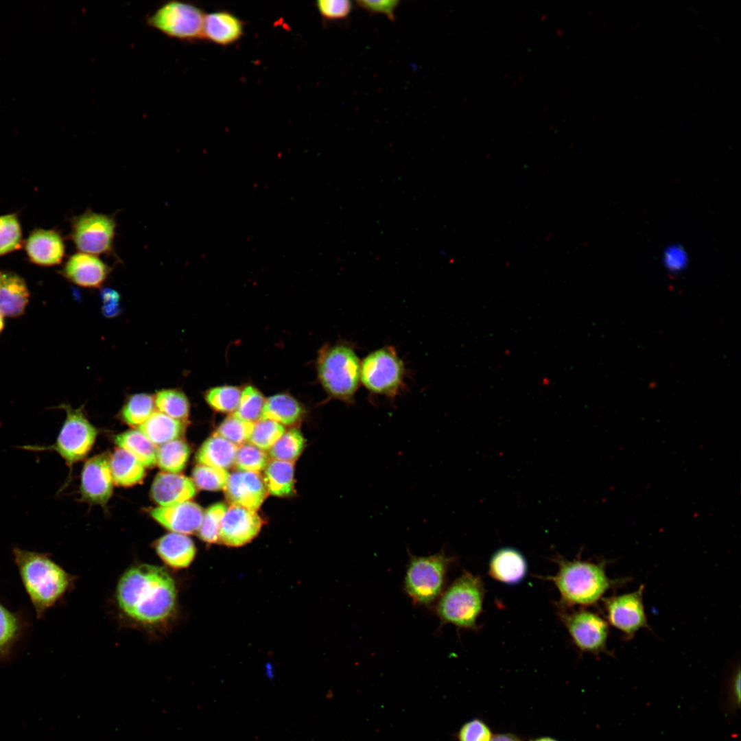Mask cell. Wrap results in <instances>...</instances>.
<instances>
[{
    "mask_svg": "<svg viewBox=\"0 0 741 741\" xmlns=\"http://www.w3.org/2000/svg\"><path fill=\"white\" fill-rule=\"evenodd\" d=\"M231 505L257 510L268 496L263 478L259 473L235 471L229 475L224 488Z\"/></svg>",
    "mask_w": 741,
    "mask_h": 741,
    "instance_id": "obj_14",
    "label": "cell"
},
{
    "mask_svg": "<svg viewBox=\"0 0 741 741\" xmlns=\"http://www.w3.org/2000/svg\"><path fill=\"white\" fill-rule=\"evenodd\" d=\"M305 439L299 430L292 428L285 432L269 449L274 460L294 462L302 453Z\"/></svg>",
    "mask_w": 741,
    "mask_h": 741,
    "instance_id": "obj_33",
    "label": "cell"
},
{
    "mask_svg": "<svg viewBox=\"0 0 741 741\" xmlns=\"http://www.w3.org/2000/svg\"><path fill=\"white\" fill-rule=\"evenodd\" d=\"M242 391L236 386H222L209 389L204 398L209 405L220 412H234L239 405Z\"/></svg>",
    "mask_w": 741,
    "mask_h": 741,
    "instance_id": "obj_37",
    "label": "cell"
},
{
    "mask_svg": "<svg viewBox=\"0 0 741 741\" xmlns=\"http://www.w3.org/2000/svg\"><path fill=\"white\" fill-rule=\"evenodd\" d=\"M110 467L113 482L119 486L134 485L145 476V467L131 454L121 448L110 457Z\"/></svg>",
    "mask_w": 741,
    "mask_h": 741,
    "instance_id": "obj_27",
    "label": "cell"
},
{
    "mask_svg": "<svg viewBox=\"0 0 741 741\" xmlns=\"http://www.w3.org/2000/svg\"><path fill=\"white\" fill-rule=\"evenodd\" d=\"M316 7L325 19L337 21L349 16L353 3L349 0H319L316 1Z\"/></svg>",
    "mask_w": 741,
    "mask_h": 741,
    "instance_id": "obj_43",
    "label": "cell"
},
{
    "mask_svg": "<svg viewBox=\"0 0 741 741\" xmlns=\"http://www.w3.org/2000/svg\"><path fill=\"white\" fill-rule=\"evenodd\" d=\"M360 359L351 345L327 346L319 353L318 379L329 396L353 404L360 384Z\"/></svg>",
    "mask_w": 741,
    "mask_h": 741,
    "instance_id": "obj_5",
    "label": "cell"
},
{
    "mask_svg": "<svg viewBox=\"0 0 741 741\" xmlns=\"http://www.w3.org/2000/svg\"><path fill=\"white\" fill-rule=\"evenodd\" d=\"M21 242V228L16 215H0V256L18 250Z\"/></svg>",
    "mask_w": 741,
    "mask_h": 741,
    "instance_id": "obj_40",
    "label": "cell"
},
{
    "mask_svg": "<svg viewBox=\"0 0 741 741\" xmlns=\"http://www.w3.org/2000/svg\"><path fill=\"white\" fill-rule=\"evenodd\" d=\"M528 565L524 555L510 547L497 550L489 563V574L499 582L514 585L521 582L527 574Z\"/></svg>",
    "mask_w": 741,
    "mask_h": 741,
    "instance_id": "obj_20",
    "label": "cell"
},
{
    "mask_svg": "<svg viewBox=\"0 0 741 741\" xmlns=\"http://www.w3.org/2000/svg\"><path fill=\"white\" fill-rule=\"evenodd\" d=\"M189 455V445L178 438L157 447L156 464L165 472L178 473L185 467Z\"/></svg>",
    "mask_w": 741,
    "mask_h": 741,
    "instance_id": "obj_30",
    "label": "cell"
},
{
    "mask_svg": "<svg viewBox=\"0 0 741 741\" xmlns=\"http://www.w3.org/2000/svg\"><path fill=\"white\" fill-rule=\"evenodd\" d=\"M229 473L226 469L198 464L193 469L192 478L200 489L219 491L224 489Z\"/></svg>",
    "mask_w": 741,
    "mask_h": 741,
    "instance_id": "obj_39",
    "label": "cell"
},
{
    "mask_svg": "<svg viewBox=\"0 0 741 741\" xmlns=\"http://www.w3.org/2000/svg\"><path fill=\"white\" fill-rule=\"evenodd\" d=\"M405 368L390 346L376 349L362 361L360 382L371 393L395 398L404 386Z\"/></svg>",
    "mask_w": 741,
    "mask_h": 741,
    "instance_id": "obj_7",
    "label": "cell"
},
{
    "mask_svg": "<svg viewBox=\"0 0 741 741\" xmlns=\"http://www.w3.org/2000/svg\"><path fill=\"white\" fill-rule=\"evenodd\" d=\"M154 398L155 407L159 412L179 421H185L189 414L188 398L180 390L163 389L158 391Z\"/></svg>",
    "mask_w": 741,
    "mask_h": 741,
    "instance_id": "obj_31",
    "label": "cell"
},
{
    "mask_svg": "<svg viewBox=\"0 0 741 741\" xmlns=\"http://www.w3.org/2000/svg\"><path fill=\"white\" fill-rule=\"evenodd\" d=\"M150 515L172 532L191 534L198 532L203 519L202 508L196 503L187 501L169 506L152 508Z\"/></svg>",
    "mask_w": 741,
    "mask_h": 741,
    "instance_id": "obj_17",
    "label": "cell"
},
{
    "mask_svg": "<svg viewBox=\"0 0 741 741\" xmlns=\"http://www.w3.org/2000/svg\"><path fill=\"white\" fill-rule=\"evenodd\" d=\"M403 589L414 604L430 607L444 591L447 574L454 558L443 549L429 556L409 554Z\"/></svg>",
    "mask_w": 741,
    "mask_h": 741,
    "instance_id": "obj_6",
    "label": "cell"
},
{
    "mask_svg": "<svg viewBox=\"0 0 741 741\" xmlns=\"http://www.w3.org/2000/svg\"><path fill=\"white\" fill-rule=\"evenodd\" d=\"M138 430L154 445L159 446L178 439L184 432L185 425L182 421L156 411L138 427Z\"/></svg>",
    "mask_w": 741,
    "mask_h": 741,
    "instance_id": "obj_25",
    "label": "cell"
},
{
    "mask_svg": "<svg viewBox=\"0 0 741 741\" xmlns=\"http://www.w3.org/2000/svg\"><path fill=\"white\" fill-rule=\"evenodd\" d=\"M117 446L136 458L145 467L156 464V448L143 434L137 430H129L115 437Z\"/></svg>",
    "mask_w": 741,
    "mask_h": 741,
    "instance_id": "obj_29",
    "label": "cell"
},
{
    "mask_svg": "<svg viewBox=\"0 0 741 741\" xmlns=\"http://www.w3.org/2000/svg\"><path fill=\"white\" fill-rule=\"evenodd\" d=\"M490 741H520L517 737L510 734H499L492 737Z\"/></svg>",
    "mask_w": 741,
    "mask_h": 741,
    "instance_id": "obj_48",
    "label": "cell"
},
{
    "mask_svg": "<svg viewBox=\"0 0 741 741\" xmlns=\"http://www.w3.org/2000/svg\"><path fill=\"white\" fill-rule=\"evenodd\" d=\"M111 268L96 255L77 252L67 260L62 274L73 284L86 288L102 286L108 277Z\"/></svg>",
    "mask_w": 741,
    "mask_h": 741,
    "instance_id": "obj_16",
    "label": "cell"
},
{
    "mask_svg": "<svg viewBox=\"0 0 741 741\" xmlns=\"http://www.w3.org/2000/svg\"><path fill=\"white\" fill-rule=\"evenodd\" d=\"M66 419L54 444L25 445L21 448L30 451L53 450L71 467L83 459L93 447L97 431L86 418L82 408L73 409L63 405Z\"/></svg>",
    "mask_w": 741,
    "mask_h": 741,
    "instance_id": "obj_8",
    "label": "cell"
},
{
    "mask_svg": "<svg viewBox=\"0 0 741 741\" xmlns=\"http://www.w3.org/2000/svg\"><path fill=\"white\" fill-rule=\"evenodd\" d=\"M729 681L722 700V709L728 716L733 715L740 708L741 681L739 668L734 672Z\"/></svg>",
    "mask_w": 741,
    "mask_h": 741,
    "instance_id": "obj_44",
    "label": "cell"
},
{
    "mask_svg": "<svg viewBox=\"0 0 741 741\" xmlns=\"http://www.w3.org/2000/svg\"><path fill=\"white\" fill-rule=\"evenodd\" d=\"M562 620L572 642L580 650L595 653L605 648L608 626L598 615L580 610L563 614Z\"/></svg>",
    "mask_w": 741,
    "mask_h": 741,
    "instance_id": "obj_11",
    "label": "cell"
},
{
    "mask_svg": "<svg viewBox=\"0 0 741 741\" xmlns=\"http://www.w3.org/2000/svg\"><path fill=\"white\" fill-rule=\"evenodd\" d=\"M268 462L269 457L264 450L246 443L238 447L234 464L240 471L259 473Z\"/></svg>",
    "mask_w": 741,
    "mask_h": 741,
    "instance_id": "obj_38",
    "label": "cell"
},
{
    "mask_svg": "<svg viewBox=\"0 0 741 741\" xmlns=\"http://www.w3.org/2000/svg\"><path fill=\"white\" fill-rule=\"evenodd\" d=\"M643 587L606 600L609 622L628 636L646 625L642 601Z\"/></svg>",
    "mask_w": 741,
    "mask_h": 741,
    "instance_id": "obj_13",
    "label": "cell"
},
{
    "mask_svg": "<svg viewBox=\"0 0 741 741\" xmlns=\"http://www.w3.org/2000/svg\"><path fill=\"white\" fill-rule=\"evenodd\" d=\"M557 573L548 578L560 594L563 607L588 606L596 603L610 587L603 565L580 560L558 558Z\"/></svg>",
    "mask_w": 741,
    "mask_h": 741,
    "instance_id": "obj_3",
    "label": "cell"
},
{
    "mask_svg": "<svg viewBox=\"0 0 741 741\" xmlns=\"http://www.w3.org/2000/svg\"><path fill=\"white\" fill-rule=\"evenodd\" d=\"M265 400L259 390L252 386H247L242 391L237 408L232 414L255 423L261 417Z\"/></svg>",
    "mask_w": 741,
    "mask_h": 741,
    "instance_id": "obj_35",
    "label": "cell"
},
{
    "mask_svg": "<svg viewBox=\"0 0 741 741\" xmlns=\"http://www.w3.org/2000/svg\"><path fill=\"white\" fill-rule=\"evenodd\" d=\"M155 550L164 562L174 569L187 567L196 556V547L193 541L186 534L168 533L155 543Z\"/></svg>",
    "mask_w": 741,
    "mask_h": 741,
    "instance_id": "obj_21",
    "label": "cell"
},
{
    "mask_svg": "<svg viewBox=\"0 0 741 741\" xmlns=\"http://www.w3.org/2000/svg\"><path fill=\"white\" fill-rule=\"evenodd\" d=\"M243 32V23L229 12L217 11L205 14L202 37L215 44H232L241 38Z\"/></svg>",
    "mask_w": 741,
    "mask_h": 741,
    "instance_id": "obj_22",
    "label": "cell"
},
{
    "mask_svg": "<svg viewBox=\"0 0 741 741\" xmlns=\"http://www.w3.org/2000/svg\"><path fill=\"white\" fill-rule=\"evenodd\" d=\"M196 494V487L193 481L178 473H158L151 488L152 497L160 506H169L189 501Z\"/></svg>",
    "mask_w": 741,
    "mask_h": 741,
    "instance_id": "obj_19",
    "label": "cell"
},
{
    "mask_svg": "<svg viewBox=\"0 0 741 741\" xmlns=\"http://www.w3.org/2000/svg\"><path fill=\"white\" fill-rule=\"evenodd\" d=\"M3 326H4V322H3V314H2V313H1V311H0V332H1V331H2V329H3Z\"/></svg>",
    "mask_w": 741,
    "mask_h": 741,
    "instance_id": "obj_49",
    "label": "cell"
},
{
    "mask_svg": "<svg viewBox=\"0 0 741 741\" xmlns=\"http://www.w3.org/2000/svg\"><path fill=\"white\" fill-rule=\"evenodd\" d=\"M153 396L146 393L132 395L126 401L121 410V418L130 426H140L154 412Z\"/></svg>",
    "mask_w": 741,
    "mask_h": 741,
    "instance_id": "obj_32",
    "label": "cell"
},
{
    "mask_svg": "<svg viewBox=\"0 0 741 741\" xmlns=\"http://www.w3.org/2000/svg\"><path fill=\"white\" fill-rule=\"evenodd\" d=\"M115 596L121 612L143 626L163 624L176 613V583L162 567L139 564L130 567L118 581Z\"/></svg>",
    "mask_w": 741,
    "mask_h": 741,
    "instance_id": "obj_1",
    "label": "cell"
},
{
    "mask_svg": "<svg viewBox=\"0 0 741 741\" xmlns=\"http://www.w3.org/2000/svg\"><path fill=\"white\" fill-rule=\"evenodd\" d=\"M205 14L192 3L172 0L163 3L147 16L149 27L183 41L202 38Z\"/></svg>",
    "mask_w": 741,
    "mask_h": 741,
    "instance_id": "obj_9",
    "label": "cell"
},
{
    "mask_svg": "<svg viewBox=\"0 0 741 741\" xmlns=\"http://www.w3.org/2000/svg\"><path fill=\"white\" fill-rule=\"evenodd\" d=\"M254 423L241 419L233 414L226 417L218 426L215 434L239 447L248 440Z\"/></svg>",
    "mask_w": 741,
    "mask_h": 741,
    "instance_id": "obj_41",
    "label": "cell"
},
{
    "mask_svg": "<svg viewBox=\"0 0 741 741\" xmlns=\"http://www.w3.org/2000/svg\"><path fill=\"white\" fill-rule=\"evenodd\" d=\"M262 525L263 520L256 511L231 505L221 521L219 541L228 546H242L257 535Z\"/></svg>",
    "mask_w": 741,
    "mask_h": 741,
    "instance_id": "obj_12",
    "label": "cell"
},
{
    "mask_svg": "<svg viewBox=\"0 0 741 741\" xmlns=\"http://www.w3.org/2000/svg\"><path fill=\"white\" fill-rule=\"evenodd\" d=\"M25 248L30 260L43 266L59 264L65 252L63 238L55 230H34L26 240Z\"/></svg>",
    "mask_w": 741,
    "mask_h": 741,
    "instance_id": "obj_18",
    "label": "cell"
},
{
    "mask_svg": "<svg viewBox=\"0 0 741 741\" xmlns=\"http://www.w3.org/2000/svg\"><path fill=\"white\" fill-rule=\"evenodd\" d=\"M303 413L299 402L288 394L280 393L265 400L261 419L291 425L298 422Z\"/></svg>",
    "mask_w": 741,
    "mask_h": 741,
    "instance_id": "obj_26",
    "label": "cell"
},
{
    "mask_svg": "<svg viewBox=\"0 0 741 741\" xmlns=\"http://www.w3.org/2000/svg\"><path fill=\"white\" fill-rule=\"evenodd\" d=\"M117 226L115 215L99 213L88 209L71 220L70 237L81 252L110 255L114 249Z\"/></svg>",
    "mask_w": 741,
    "mask_h": 741,
    "instance_id": "obj_10",
    "label": "cell"
},
{
    "mask_svg": "<svg viewBox=\"0 0 741 741\" xmlns=\"http://www.w3.org/2000/svg\"><path fill=\"white\" fill-rule=\"evenodd\" d=\"M14 561L38 618L70 587L72 577L48 554L14 548Z\"/></svg>",
    "mask_w": 741,
    "mask_h": 741,
    "instance_id": "obj_2",
    "label": "cell"
},
{
    "mask_svg": "<svg viewBox=\"0 0 741 741\" xmlns=\"http://www.w3.org/2000/svg\"><path fill=\"white\" fill-rule=\"evenodd\" d=\"M110 458L105 454L90 458L84 465L80 491L82 497L94 504L104 505L113 489Z\"/></svg>",
    "mask_w": 741,
    "mask_h": 741,
    "instance_id": "obj_15",
    "label": "cell"
},
{
    "mask_svg": "<svg viewBox=\"0 0 741 741\" xmlns=\"http://www.w3.org/2000/svg\"><path fill=\"white\" fill-rule=\"evenodd\" d=\"M20 633L18 617L0 603V659L9 656Z\"/></svg>",
    "mask_w": 741,
    "mask_h": 741,
    "instance_id": "obj_34",
    "label": "cell"
},
{
    "mask_svg": "<svg viewBox=\"0 0 741 741\" xmlns=\"http://www.w3.org/2000/svg\"><path fill=\"white\" fill-rule=\"evenodd\" d=\"M227 509L224 503H217L204 513L202 524L198 531L199 537L209 543L219 541V532L222 517Z\"/></svg>",
    "mask_w": 741,
    "mask_h": 741,
    "instance_id": "obj_42",
    "label": "cell"
},
{
    "mask_svg": "<svg viewBox=\"0 0 741 741\" xmlns=\"http://www.w3.org/2000/svg\"><path fill=\"white\" fill-rule=\"evenodd\" d=\"M238 447L213 434L207 438L196 454L198 464L227 469L235 464Z\"/></svg>",
    "mask_w": 741,
    "mask_h": 741,
    "instance_id": "obj_24",
    "label": "cell"
},
{
    "mask_svg": "<svg viewBox=\"0 0 741 741\" xmlns=\"http://www.w3.org/2000/svg\"><path fill=\"white\" fill-rule=\"evenodd\" d=\"M400 1L399 0H381V1H356V5L370 14H384L389 20L395 21V11Z\"/></svg>",
    "mask_w": 741,
    "mask_h": 741,
    "instance_id": "obj_46",
    "label": "cell"
},
{
    "mask_svg": "<svg viewBox=\"0 0 741 741\" xmlns=\"http://www.w3.org/2000/svg\"><path fill=\"white\" fill-rule=\"evenodd\" d=\"M484 597L481 578L464 570L438 599L434 610L440 626L451 624L460 628L477 629Z\"/></svg>",
    "mask_w": 741,
    "mask_h": 741,
    "instance_id": "obj_4",
    "label": "cell"
},
{
    "mask_svg": "<svg viewBox=\"0 0 741 741\" xmlns=\"http://www.w3.org/2000/svg\"><path fill=\"white\" fill-rule=\"evenodd\" d=\"M29 291L25 281L12 272H0V311L3 315L17 317L28 303Z\"/></svg>",
    "mask_w": 741,
    "mask_h": 741,
    "instance_id": "obj_23",
    "label": "cell"
},
{
    "mask_svg": "<svg viewBox=\"0 0 741 741\" xmlns=\"http://www.w3.org/2000/svg\"><path fill=\"white\" fill-rule=\"evenodd\" d=\"M284 432L285 428L281 424L260 419L254 423L248 441L262 450H269Z\"/></svg>",
    "mask_w": 741,
    "mask_h": 741,
    "instance_id": "obj_36",
    "label": "cell"
},
{
    "mask_svg": "<svg viewBox=\"0 0 741 741\" xmlns=\"http://www.w3.org/2000/svg\"><path fill=\"white\" fill-rule=\"evenodd\" d=\"M263 481L268 493L285 497L294 491V462L273 460L265 468Z\"/></svg>",
    "mask_w": 741,
    "mask_h": 741,
    "instance_id": "obj_28",
    "label": "cell"
},
{
    "mask_svg": "<svg viewBox=\"0 0 741 741\" xmlns=\"http://www.w3.org/2000/svg\"><path fill=\"white\" fill-rule=\"evenodd\" d=\"M491 738V730L479 719L467 722L458 733L459 741H490Z\"/></svg>",
    "mask_w": 741,
    "mask_h": 741,
    "instance_id": "obj_45",
    "label": "cell"
},
{
    "mask_svg": "<svg viewBox=\"0 0 741 741\" xmlns=\"http://www.w3.org/2000/svg\"><path fill=\"white\" fill-rule=\"evenodd\" d=\"M534 741H556V740L553 739V738H551L544 737V738H541L537 739Z\"/></svg>",
    "mask_w": 741,
    "mask_h": 741,
    "instance_id": "obj_50",
    "label": "cell"
},
{
    "mask_svg": "<svg viewBox=\"0 0 741 741\" xmlns=\"http://www.w3.org/2000/svg\"><path fill=\"white\" fill-rule=\"evenodd\" d=\"M685 260L680 250L674 248L669 250L666 258V263L670 269L674 270H680L683 266Z\"/></svg>",
    "mask_w": 741,
    "mask_h": 741,
    "instance_id": "obj_47",
    "label": "cell"
}]
</instances>
